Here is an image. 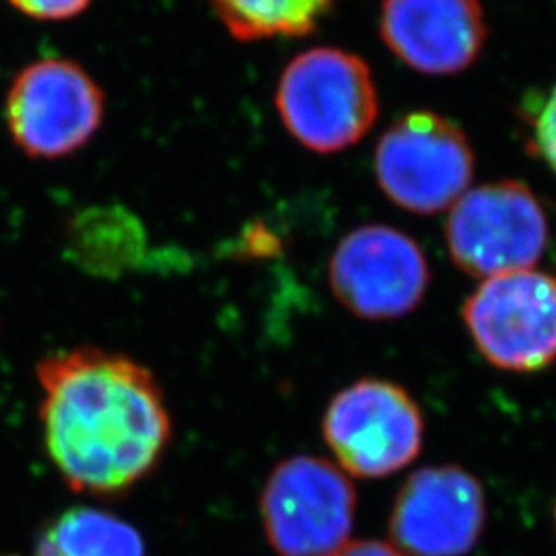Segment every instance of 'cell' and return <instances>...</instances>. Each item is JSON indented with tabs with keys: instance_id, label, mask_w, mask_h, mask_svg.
I'll list each match as a JSON object with an SVG mask.
<instances>
[{
	"instance_id": "obj_1",
	"label": "cell",
	"mask_w": 556,
	"mask_h": 556,
	"mask_svg": "<svg viewBox=\"0 0 556 556\" xmlns=\"http://www.w3.org/2000/svg\"><path fill=\"white\" fill-rule=\"evenodd\" d=\"M40 417L48 456L85 495H119L160 464L172 417L139 361L96 346L41 358Z\"/></svg>"
},
{
	"instance_id": "obj_2",
	"label": "cell",
	"mask_w": 556,
	"mask_h": 556,
	"mask_svg": "<svg viewBox=\"0 0 556 556\" xmlns=\"http://www.w3.org/2000/svg\"><path fill=\"white\" fill-rule=\"evenodd\" d=\"M278 116L305 149L330 155L357 144L376 124L371 68L338 48H312L291 60L277 87Z\"/></svg>"
},
{
	"instance_id": "obj_3",
	"label": "cell",
	"mask_w": 556,
	"mask_h": 556,
	"mask_svg": "<svg viewBox=\"0 0 556 556\" xmlns=\"http://www.w3.org/2000/svg\"><path fill=\"white\" fill-rule=\"evenodd\" d=\"M357 491L337 464L316 456L280 462L260 497L262 526L278 556H332L355 528Z\"/></svg>"
},
{
	"instance_id": "obj_4",
	"label": "cell",
	"mask_w": 556,
	"mask_h": 556,
	"mask_svg": "<svg viewBox=\"0 0 556 556\" xmlns=\"http://www.w3.org/2000/svg\"><path fill=\"white\" fill-rule=\"evenodd\" d=\"M445 241L457 268L486 278L532 270L548 241V220L534 192L516 179L468 190L445 223Z\"/></svg>"
},
{
	"instance_id": "obj_5",
	"label": "cell",
	"mask_w": 556,
	"mask_h": 556,
	"mask_svg": "<svg viewBox=\"0 0 556 556\" xmlns=\"http://www.w3.org/2000/svg\"><path fill=\"white\" fill-rule=\"evenodd\" d=\"M376 178L404 211L433 215L452 208L475 178V151L452 119L410 112L379 139Z\"/></svg>"
},
{
	"instance_id": "obj_6",
	"label": "cell",
	"mask_w": 556,
	"mask_h": 556,
	"mask_svg": "<svg viewBox=\"0 0 556 556\" xmlns=\"http://www.w3.org/2000/svg\"><path fill=\"white\" fill-rule=\"evenodd\" d=\"M321 431L344 475L386 478L417 459L425 420L404 388L386 379H361L332 397Z\"/></svg>"
},
{
	"instance_id": "obj_7",
	"label": "cell",
	"mask_w": 556,
	"mask_h": 556,
	"mask_svg": "<svg viewBox=\"0 0 556 556\" xmlns=\"http://www.w3.org/2000/svg\"><path fill=\"white\" fill-rule=\"evenodd\" d=\"M105 98L73 60L46 59L13 80L4 116L11 139L27 157L59 160L79 151L100 130Z\"/></svg>"
},
{
	"instance_id": "obj_8",
	"label": "cell",
	"mask_w": 556,
	"mask_h": 556,
	"mask_svg": "<svg viewBox=\"0 0 556 556\" xmlns=\"http://www.w3.org/2000/svg\"><path fill=\"white\" fill-rule=\"evenodd\" d=\"M462 316L480 355L498 369L528 374L556 361V278L536 270L486 278Z\"/></svg>"
},
{
	"instance_id": "obj_9",
	"label": "cell",
	"mask_w": 556,
	"mask_h": 556,
	"mask_svg": "<svg viewBox=\"0 0 556 556\" xmlns=\"http://www.w3.org/2000/svg\"><path fill=\"white\" fill-rule=\"evenodd\" d=\"M429 280V264L417 241L388 225L351 231L330 258L332 293L361 319L408 316L425 299Z\"/></svg>"
},
{
	"instance_id": "obj_10",
	"label": "cell",
	"mask_w": 556,
	"mask_h": 556,
	"mask_svg": "<svg viewBox=\"0 0 556 556\" xmlns=\"http://www.w3.org/2000/svg\"><path fill=\"white\" fill-rule=\"evenodd\" d=\"M486 523L484 489L459 466L413 472L390 514V536L408 556H466Z\"/></svg>"
},
{
	"instance_id": "obj_11",
	"label": "cell",
	"mask_w": 556,
	"mask_h": 556,
	"mask_svg": "<svg viewBox=\"0 0 556 556\" xmlns=\"http://www.w3.org/2000/svg\"><path fill=\"white\" fill-rule=\"evenodd\" d=\"M381 38L422 75H457L480 56L486 21L480 0H386Z\"/></svg>"
},
{
	"instance_id": "obj_12",
	"label": "cell",
	"mask_w": 556,
	"mask_h": 556,
	"mask_svg": "<svg viewBox=\"0 0 556 556\" xmlns=\"http://www.w3.org/2000/svg\"><path fill=\"white\" fill-rule=\"evenodd\" d=\"M34 556H147L135 526L91 507H75L41 530Z\"/></svg>"
},
{
	"instance_id": "obj_13",
	"label": "cell",
	"mask_w": 556,
	"mask_h": 556,
	"mask_svg": "<svg viewBox=\"0 0 556 556\" xmlns=\"http://www.w3.org/2000/svg\"><path fill=\"white\" fill-rule=\"evenodd\" d=\"M227 31L239 41L301 38L316 29L332 0H208Z\"/></svg>"
},
{
	"instance_id": "obj_14",
	"label": "cell",
	"mask_w": 556,
	"mask_h": 556,
	"mask_svg": "<svg viewBox=\"0 0 556 556\" xmlns=\"http://www.w3.org/2000/svg\"><path fill=\"white\" fill-rule=\"evenodd\" d=\"M534 151L556 174V85L546 100L540 101L532 119Z\"/></svg>"
},
{
	"instance_id": "obj_15",
	"label": "cell",
	"mask_w": 556,
	"mask_h": 556,
	"mask_svg": "<svg viewBox=\"0 0 556 556\" xmlns=\"http://www.w3.org/2000/svg\"><path fill=\"white\" fill-rule=\"evenodd\" d=\"M91 0H11L21 13L41 21H64L77 17Z\"/></svg>"
},
{
	"instance_id": "obj_16",
	"label": "cell",
	"mask_w": 556,
	"mask_h": 556,
	"mask_svg": "<svg viewBox=\"0 0 556 556\" xmlns=\"http://www.w3.org/2000/svg\"><path fill=\"white\" fill-rule=\"evenodd\" d=\"M332 556H406L400 553L396 546L381 542V540H357L342 546L337 555Z\"/></svg>"
},
{
	"instance_id": "obj_17",
	"label": "cell",
	"mask_w": 556,
	"mask_h": 556,
	"mask_svg": "<svg viewBox=\"0 0 556 556\" xmlns=\"http://www.w3.org/2000/svg\"><path fill=\"white\" fill-rule=\"evenodd\" d=\"M555 528H556V503H555Z\"/></svg>"
}]
</instances>
